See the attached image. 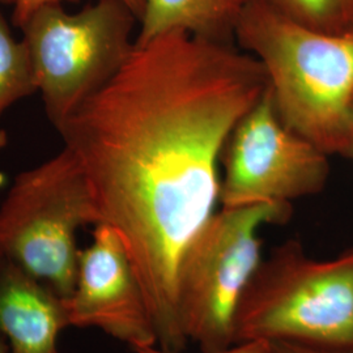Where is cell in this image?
<instances>
[{
    "instance_id": "6",
    "label": "cell",
    "mask_w": 353,
    "mask_h": 353,
    "mask_svg": "<svg viewBox=\"0 0 353 353\" xmlns=\"http://www.w3.org/2000/svg\"><path fill=\"white\" fill-rule=\"evenodd\" d=\"M96 224L84 173L63 147L14 176L0 204V255L65 300L75 288L76 233Z\"/></svg>"
},
{
    "instance_id": "16",
    "label": "cell",
    "mask_w": 353,
    "mask_h": 353,
    "mask_svg": "<svg viewBox=\"0 0 353 353\" xmlns=\"http://www.w3.org/2000/svg\"><path fill=\"white\" fill-rule=\"evenodd\" d=\"M119 1L126 4L127 7L138 17L139 21L141 20L143 13H144V7H145L144 0H119Z\"/></svg>"
},
{
    "instance_id": "11",
    "label": "cell",
    "mask_w": 353,
    "mask_h": 353,
    "mask_svg": "<svg viewBox=\"0 0 353 353\" xmlns=\"http://www.w3.org/2000/svg\"><path fill=\"white\" fill-rule=\"evenodd\" d=\"M328 34L353 30V0H241Z\"/></svg>"
},
{
    "instance_id": "18",
    "label": "cell",
    "mask_w": 353,
    "mask_h": 353,
    "mask_svg": "<svg viewBox=\"0 0 353 353\" xmlns=\"http://www.w3.org/2000/svg\"><path fill=\"white\" fill-rule=\"evenodd\" d=\"M0 353H8V345L1 336H0Z\"/></svg>"
},
{
    "instance_id": "4",
    "label": "cell",
    "mask_w": 353,
    "mask_h": 353,
    "mask_svg": "<svg viewBox=\"0 0 353 353\" xmlns=\"http://www.w3.org/2000/svg\"><path fill=\"white\" fill-rule=\"evenodd\" d=\"M139 21L119 0H97L68 13L62 3L42 6L23 30L34 84L58 130L125 63Z\"/></svg>"
},
{
    "instance_id": "2",
    "label": "cell",
    "mask_w": 353,
    "mask_h": 353,
    "mask_svg": "<svg viewBox=\"0 0 353 353\" xmlns=\"http://www.w3.org/2000/svg\"><path fill=\"white\" fill-rule=\"evenodd\" d=\"M234 41L265 68L285 126L328 156H352L353 30L322 33L245 6Z\"/></svg>"
},
{
    "instance_id": "14",
    "label": "cell",
    "mask_w": 353,
    "mask_h": 353,
    "mask_svg": "<svg viewBox=\"0 0 353 353\" xmlns=\"http://www.w3.org/2000/svg\"><path fill=\"white\" fill-rule=\"evenodd\" d=\"M79 0H14L13 4L12 23L13 26L21 28L26 20L41 8L42 6L51 3H76Z\"/></svg>"
},
{
    "instance_id": "1",
    "label": "cell",
    "mask_w": 353,
    "mask_h": 353,
    "mask_svg": "<svg viewBox=\"0 0 353 353\" xmlns=\"http://www.w3.org/2000/svg\"><path fill=\"white\" fill-rule=\"evenodd\" d=\"M268 85L262 64L232 43L170 32L134 43L57 130L84 173L96 225L125 246L166 351L189 341L176 306L181 258L214 214L230 134Z\"/></svg>"
},
{
    "instance_id": "15",
    "label": "cell",
    "mask_w": 353,
    "mask_h": 353,
    "mask_svg": "<svg viewBox=\"0 0 353 353\" xmlns=\"http://www.w3.org/2000/svg\"><path fill=\"white\" fill-rule=\"evenodd\" d=\"M268 353H353V351L314 347L293 341H271Z\"/></svg>"
},
{
    "instance_id": "17",
    "label": "cell",
    "mask_w": 353,
    "mask_h": 353,
    "mask_svg": "<svg viewBox=\"0 0 353 353\" xmlns=\"http://www.w3.org/2000/svg\"><path fill=\"white\" fill-rule=\"evenodd\" d=\"M7 141H8V138H7L6 131H4V130H0V150L7 145Z\"/></svg>"
},
{
    "instance_id": "12",
    "label": "cell",
    "mask_w": 353,
    "mask_h": 353,
    "mask_svg": "<svg viewBox=\"0 0 353 353\" xmlns=\"http://www.w3.org/2000/svg\"><path fill=\"white\" fill-rule=\"evenodd\" d=\"M37 92L26 45L13 37L0 10V117L13 103Z\"/></svg>"
},
{
    "instance_id": "8",
    "label": "cell",
    "mask_w": 353,
    "mask_h": 353,
    "mask_svg": "<svg viewBox=\"0 0 353 353\" xmlns=\"http://www.w3.org/2000/svg\"><path fill=\"white\" fill-rule=\"evenodd\" d=\"M68 327L101 330L131 350L157 345L143 287L112 228L94 225L93 241L79 252L75 288L63 300Z\"/></svg>"
},
{
    "instance_id": "20",
    "label": "cell",
    "mask_w": 353,
    "mask_h": 353,
    "mask_svg": "<svg viewBox=\"0 0 353 353\" xmlns=\"http://www.w3.org/2000/svg\"><path fill=\"white\" fill-rule=\"evenodd\" d=\"M352 156H353V153H352Z\"/></svg>"
},
{
    "instance_id": "7",
    "label": "cell",
    "mask_w": 353,
    "mask_h": 353,
    "mask_svg": "<svg viewBox=\"0 0 353 353\" xmlns=\"http://www.w3.org/2000/svg\"><path fill=\"white\" fill-rule=\"evenodd\" d=\"M223 207L292 204L325 189L328 154L285 126L270 88L234 127L224 150Z\"/></svg>"
},
{
    "instance_id": "9",
    "label": "cell",
    "mask_w": 353,
    "mask_h": 353,
    "mask_svg": "<svg viewBox=\"0 0 353 353\" xmlns=\"http://www.w3.org/2000/svg\"><path fill=\"white\" fill-rule=\"evenodd\" d=\"M63 299L0 255V336L8 353H59Z\"/></svg>"
},
{
    "instance_id": "19",
    "label": "cell",
    "mask_w": 353,
    "mask_h": 353,
    "mask_svg": "<svg viewBox=\"0 0 353 353\" xmlns=\"http://www.w3.org/2000/svg\"><path fill=\"white\" fill-rule=\"evenodd\" d=\"M0 3H3V4H10V6H13V4H14V0H0Z\"/></svg>"
},
{
    "instance_id": "3",
    "label": "cell",
    "mask_w": 353,
    "mask_h": 353,
    "mask_svg": "<svg viewBox=\"0 0 353 353\" xmlns=\"http://www.w3.org/2000/svg\"><path fill=\"white\" fill-rule=\"evenodd\" d=\"M254 341L353 351V249L316 261L288 240L262 259L233 319V344Z\"/></svg>"
},
{
    "instance_id": "5",
    "label": "cell",
    "mask_w": 353,
    "mask_h": 353,
    "mask_svg": "<svg viewBox=\"0 0 353 353\" xmlns=\"http://www.w3.org/2000/svg\"><path fill=\"white\" fill-rule=\"evenodd\" d=\"M292 204L223 207L190 241L176 276L182 331L202 353L233 345V319L241 296L262 262L259 228L284 224Z\"/></svg>"
},
{
    "instance_id": "10",
    "label": "cell",
    "mask_w": 353,
    "mask_h": 353,
    "mask_svg": "<svg viewBox=\"0 0 353 353\" xmlns=\"http://www.w3.org/2000/svg\"><path fill=\"white\" fill-rule=\"evenodd\" d=\"M135 43L170 32H185L214 42L232 43L243 10L241 0H144Z\"/></svg>"
},
{
    "instance_id": "13",
    "label": "cell",
    "mask_w": 353,
    "mask_h": 353,
    "mask_svg": "<svg viewBox=\"0 0 353 353\" xmlns=\"http://www.w3.org/2000/svg\"><path fill=\"white\" fill-rule=\"evenodd\" d=\"M135 353H181L173 352V351H166L160 348L159 345H147V347H140L132 350ZM270 352V343L263 341H245V343H239L233 344L224 351L212 353H268Z\"/></svg>"
}]
</instances>
